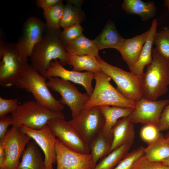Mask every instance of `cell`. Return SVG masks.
Segmentation results:
<instances>
[{
	"mask_svg": "<svg viewBox=\"0 0 169 169\" xmlns=\"http://www.w3.org/2000/svg\"><path fill=\"white\" fill-rule=\"evenodd\" d=\"M59 29L47 27L42 40L35 46L30 56L32 67L44 76L53 60H58L63 66L68 64L67 52L60 40Z\"/></svg>",
	"mask_w": 169,
	"mask_h": 169,
	"instance_id": "obj_1",
	"label": "cell"
},
{
	"mask_svg": "<svg viewBox=\"0 0 169 169\" xmlns=\"http://www.w3.org/2000/svg\"><path fill=\"white\" fill-rule=\"evenodd\" d=\"M152 60L146 66L142 76L141 89L142 97L156 101L168 90L169 59L162 56L156 48L152 49Z\"/></svg>",
	"mask_w": 169,
	"mask_h": 169,
	"instance_id": "obj_2",
	"label": "cell"
},
{
	"mask_svg": "<svg viewBox=\"0 0 169 169\" xmlns=\"http://www.w3.org/2000/svg\"><path fill=\"white\" fill-rule=\"evenodd\" d=\"M0 85H15L29 67L27 58L19 52L16 43L0 42Z\"/></svg>",
	"mask_w": 169,
	"mask_h": 169,
	"instance_id": "obj_3",
	"label": "cell"
},
{
	"mask_svg": "<svg viewBox=\"0 0 169 169\" xmlns=\"http://www.w3.org/2000/svg\"><path fill=\"white\" fill-rule=\"evenodd\" d=\"M11 116L12 126L19 128L24 126L36 130L41 129L51 120L65 119L61 112L51 110L33 100L25 101L19 105Z\"/></svg>",
	"mask_w": 169,
	"mask_h": 169,
	"instance_id": "obj_4",
	"label": "cell"
},
{
	"mask_svg": "<svg viewBox=\"0 0 169 169\" xmlns=\"http://www.w3.org/2000/svg\"><path fill=\"white\" fill-rule=\"evenodd\" d=\"M94 73L95 86L84 108L103 105L135 108L136 102L128 100L122 95L110 84V77L101 70Z\"/></svg>",
	"mask_w": 169,
	"mask_h": 169,
	"instance_id": "obj_5",
	"label": "cell"
},
{
	"mask_svg": "<svg viewBox=\"0 0 169 169\" xmlns=\"http://www.w3.org/2000/svg\"><path fill=\"white\" fill-rule=\"evenodd\" d=\"M46 79L30 65L15 86L32 93L36 101L44 107L54 112H61L64 105L52 95Z\"/></svg>",
	"mask_w": 169,
	"mask_h": 169,
	"instance_id": "obj_6",
	"label": "cell"
},
{
	"mask_svg": "<svg viewBox=\"0 0 169 169\" xmlns=\"http://www.w3.org/2000/svg\"><path fill=\"white\" fill-rule=\"evenodd\" d=\"M101 70L112 79L117 85L116 89L127 99L136 102L142 97L141 89L142 77L125 71L96 57Z\"/></svg>",
	"mask_w": 169,
	"mask_h": 169,
	"instance_id": "obj_7",
	"label": "cell"
},
{
	"mask_svg": "<svg viewBox=\"0 0 169 169\" xmlns=\"http://www.w3.org/2000/svg\"><path fill=\"white\" fill-rule=\"evenodd\" d=\"M68 122L89 146L102 131L105 119L99 106H95L83 109Z\"/></svg>",
	"mask_w": 169,
	"mask_h": 169,
	"instance_id": "obj_8",
	"label": "cell"
},
{
	"mask_svg": "<svg viewBox=\"0 0 169 169\" xmlns=\"http://www.w3.org/2000/svg\"><path fill=\"white\" fill-rule=\"evenodd\" d=\"M48 79L47 84L49 88L60 95V102L69 108L72 118L77 116L84 108L90 96L87 93L80 92L70 81L58 77H53Z\"/></svg>",
	"mask_w": 169,
	"mask_h": 169,
	"instance_id": "obj_9",
	"label": "cell"
},
{
	"mask_svg": "<svg viewBox=\"0 0 169 169\" xmlns=\"http://www.w3.org/2000/svg\"><path fill=\"white\" fill-rule=\"evenodd\" d=\"M31 139L18 128L12 126L0 140L5 155V161L0 166V169H19L20 159Z\"/></svg>",
	"mask_w": 169,
	"mask_h": 169,
	"instance_id": "obj_10",
	"label": "cell"
},
{
	"mask_svg": "<svg viewBox=\"0 0 169 169\" xmlns=\"http://www.w3.org/2000/svg\"><path fill=\"white\" fill-rule=\"evenodd\" d=\"M47 125L56 138L69 149L82 154L90 153L89 145L84 141L76 130L65 119L51 120Z\"/></svg>",
	"mask_w": 169,
	"mask_h": 169,
	"instance_id": "obj_11",
	"label": "cell"
},
{
	"mask_svg": "<svg viewBox=\"0 0 169 169\" xmlns=\"http://www.w3.org/2000/svg\"><path fill=\"white\" fill-rule=\"evenodd\" d=\"M45 23L34 17H30L24 23L21 35L16 46L20 54L30 57L35 46L42 40L47 29Z\"/></svg>",
	"mask_w": 169,
	"mask_h": 169,
	"instance_id": "obj_12",
	"label": "cell"
},
{
	"mask_svg": "<svg viewBox=\"0 0 169 169\" xmlns=\"http://www.w3.org/2000/svg\"><path fill=\"white\" fill-rule=\"evenodd\" d=\"M169 104L168 99L154 101L142 97L137 101L135 108L129 116L130 120L133 124L157 125L162 111Z\"/></svg>",
	"mask_w": 169,
	"mask_h": 169,
	"instance_id": "obj_13",
	"label": "cell"
},
{
	"mask_svg": "<svg viewBox=\"0 0 169 169\" xmlns=\"http://www.w3.org/2000/svg\"><path fill=\"white\" fill-rule=\"evenodd\" d=\"M18 129L33 139L43 151L44 155L45 169H54L53 165L56 162L57 138L48 125L39 130L30 129L24 126H21Z\"/></svg>",
	"mask_w": 169,
	"mask_h": 169,
	"instance_id": "obj_14",
	"label": "cell"
},
{
	"mask_svg": "<svg viewBox=\"0 0 169 169\" xmlns=\"http://www.w3.org/2000/svg\"><path fill=\"white\" fill-rule=\"evenodd\" d=\"M57 169H93L90 154H84L72 150L57 138L56 143Z\"/></svg>",
	"mask_w": 169,
	"mask_h": 169,
	"instance_id": "obj_15",
	"label": "cell"
},
{
	"mask_svg": "<svg viewBox=\"0 0 169 169\" xmlns=\"http://www.w3.org/2000/svg\"><path fill=\"white\" fill-rule=\"evenodd\" d=\"M44 76L48 79L53 77H58L80 84L84 88L86 93L90 96L94 90L92 85V81L95 77L94 72H81L68 70L61 64L58 60L51 62Z\"/></svg>",
	"mask_w": 169,
	"mask_h": 169,
	"instance_id": "obj_16",
	"label": "cell"
},
{
	"mask_svg": "<svg viewBox=\"0 0 169 169\" xmlns=\"http://www.w3.org/2000/svg\"><path fill=\"white\" fill-rule=\"evenodd\" d=\"M149 30L133 38L125 39L119 51L131 70L136 63L148 35Z\"/></svg>",
	"mask_w": 169,
	"mask_h": 169,
	"instance_id": "obj_17",
	"label": "cell"
},
{
	"mask_svg": "<svg viewBox=\"0 0 169 169\" xmlns=\"http://www.w3.org/2000/svg\"><path fill=\"white\" fill-rule=\"evenodd\" d=\"M125 39L118 32L114 23L109 20L101 32L93 40L99 50L112 48L119 51Z\"/></svg>",
	"mask_w": 169,
	"mask_h": 169,
	"instance_id": "obj_18",
	"label": "cell"
},
{
	"mask_svg": "<svg viewBox=\"0 0 169 169\" xmlns=\"http://www.w3.org/2000/svg\"><path fill=\"white\" fill-rule=\"evenodd\" d=\"M157 20L152 21L146 40L145 43L138 58L130 72L138 76L142 77L145 67L150 64L152 60V45L154 35L157 31Z\"/></svg>",
	"mask_w": 169,
	"mask_h": 169,
	"instance_id": "obj_19",
	"label": "cell"
},
{
	"mask_svg": "<svg viewBox=\"0 0 169 169\" xmlns=\"http://www.w3.org/2000/svg\"><path fill=\"white\" fill-rule=\"evenodd\" d=\"M133 124L129 116L118 121L112 130L113 138L110 152L124 144H133L135 137Z\"/></svg>",
	"mask_w": 169,
	"mask_h": 169,
	"instance_id": "obj_20",
	"label": "cell"
},
{
	"mask_svg": "<svg viewBox=\"0 0 169 169\" xmlns=\"http://www.w3.org/2000/svg\"><path fill=\"white\" fill-rule=\"evenodd\" d=\"M103 114L105 123L102 131L106 137L112 142L113 141L112 130L121 118L129 116L134 109L109 105L99 106Z\"/></svg>",
	"mask_w": 169,
	"mask_h": 169,
	"instance_id": "obj_21",
	"label": "cell"
},
{
	"mask_svg": "<svg viewBox=\"0 0 169 169\" xmlns=\"http://www.w3.org/2000/svg\"><path fill=\"white\" fill-rule=\"evenodd\" d=\"M121 6L126 13L137 15L144 21L153 18L157 10L153 1L145 2L141 0H124Z\"/></svg>",
	"mask_w": 169,
	"mask_h": 169,
	"instance_id": "obj_22",
	"label": "cell"
},
{
	"mask_svg": "<svg viewBox=\"0 0 169 169\" xmlns=\"http://www.w3.org/2000/svg\"><path fill=\"white\" fill-rule=\"evenodd\" d=\"M35 141H29L22 156L19 169H45L44 160Z\"/></svg>",
	"mask_w": 169,
	"mask_h": 169,
	"instance_id": "obj_23",
	"label": "cell"
},
{
	"mask_svg": "<svg viewBox=\"0 0 169 169\" xmlns=\"http://www.w3.org/2000/svg\"><path fill=\"white\" fill-rule=\"evenodd\" d=\"M66 52L83 55H89L99 56V50L93 40L90 39L83 33L69 44L64 46Z\"/></svg>",
	"mask_w": 169,
	"mask_h": 169,
	"instance_id": "obj_24",
	"label": "cell"
},
{
	"mask_svg": "<svg viewBox=\"0 0 169 169\" xmlns=\"http://www.w3.org/2000/svg\"><path fill=\"white\" fill-rule=\"evenodd\" d=\"M68 64L73 70L80 72L83 70L95 72L101 70L96 57L89 55H78L66 53Z\"/></svg>",
	"mask_w": 169,
	"mask_h": 169,
	"instance_id": "obj_25",
	"label": "cell"
},
{
	"mask_svg": "<svg viewBox=\"0 0 169 169\" xmlns=\"http://www.w3.org/2000/svg\"><path fill=\"white\" fill-rule=\"evenodd\" d=\"M144 155L150 161L160 162L169 157V145L161 134L160 138L145 148Z\"/></svg>",
	"mask_w": 169,
	"mask_h": 169,
	"instance_id": "obj_26",
	"label": "cell"
},
{
	"mask_svg": "<svg viewBox=\"0 0 169 169\" xmlns=\"http://www.w3.org/2000/svg\"><path fill=\"white\" fill-rule=\"evenodd\" d=\"M112 143L101 131L89 144L90 154L94 167L100 159L105 157L110 152Z\"/></svg>",
	"mask_w": 169,
	"mask_h": 169,
	"instance_id": "obj_27",
	"label": "cell"
},
{
	"mask_svg": "<svg viewBox=\"0 0 169 169\" xmlns=\"http://www.w3.org/2000/svg\"><path fill=\"white\" fill-rule=\"evenodd\" d=\"M66 2L60 23V27L63 28L80 24L85 18L84 12L80 7L72 4L68 0Z\"/></svg>",
	"mask_w": 169,
	"mask_h": 169,
	"instance_id": "obj_28",
	"label": "cell"
},
{
	"mask_svg": "<svg viewBox=\"0 0 169 169\" xmlns=\"http://www.w3.org/2000/svg\"><path fill=\"white\" fill-rule=\"evenodd\" d=\"M132 144L127 143L114 149L95 166L93 169H113L128 152Z\"/></svg>",
	"mask_w": 169,
	"mask_h": 169,
	"instance_id": "obj_29",
	"label": "cell"
},
{
	"mask_svg": "<svg viewBox=\"0 0 169 169\" xmlns=\"http://www.w3.org/2000/svg\"><path fill=\"white\" fill-rule=\"evenodd\" d=\"M64 5L62 0L55 5L43 9V14L47 28L51 29H58L63 14Z\"/></svg>",
	"mask_w": 169,
	"mask_h": 169,
	"instance_id": "obj_30",
	"label": "cell"
},
{
	"mask_svg": "<svg viewBox=\"0 0 169 169\" xmlns=\"http://www.w3.org/2000/svg\"><path fill=\"white\" fill-rule=\"evenodd\" d=\"M153 42L159 53L169 59V28L165 27L159 32L157 31Z\"/></svg>",
	"mask_w": 169,
	"mask_h": 169,
	"instance_id": "obj_31",
	"label": "cell"
},
{
	"mask_svg": "<svg viewBox=\"0 0 169 169\" xmlns=\"http://www.w3.org/2000/svg\"><path fill=\"white\" fill-rule=\"evenodd\" d=\"M84 30L80 24H76L63 28L60 32L59 37L64 46H66L78 37Z\"/></svg>",
	"mask_w": 169,
	"mask_h": 169,
	"instance_id": "obj_32",
	"label": "cell"
},
{
	"mask_svg": "<svg viewBox=\"0 0 169 169\" xmlns=\"http://www.w3.org/2000/svg\"><path fill=\"white\" fill-rule=\"evenodd\" d=\"M145 148L141 146L128 152L119 163L113 169H131L135 162L144 155Z\"/></svg>",
	"mask_w": 169,
	"mask_h": 169,
	"instance_id": "obj_33",
	"label": "cell"
},
{
	"mask_svg": "<svg viewBox=\"0 0 169 169\" xmlns=\"http://www.w3.org/2000/svg\"><path fill=\"white\" fill-rule=\"evenodd\" d=\"M161 134L157 125L153 124L146 125L140 131L141 138L148 145L157 140Z\"/></svg>",
	"mask_w": 169,
	"mask_h": 169,
	"instance_id": "obj_34",
	"label": "cell"
},
{
	"mask_svg": "<svg viewBox=\"0 0 169 169\" xmlns=\"http://www.w3.org/2000/svg\"><path fill=\"white\" fill-rule=\"evenodd\" d=\"M131 169H169V166L160 162L150 161L144 155L135 162Z\"/></svg>",
	"mask_w": 169,
	"mask_h": 169,
	"instance_id": "obj_35",
	"label": "cell"
},
{
	"mask_svg": "<svg viewBox=\"0 0 169 169\" xmlns=\"http://www.w3.org/2000/svg\"><path fill=\"white\" fill-rule=\"evenodd\" d=\"M17 99H6L0 97V118L15 112L19 105Z\"/></svg>",
	"mask_w": 169,
	"mask_h": 169,
	"instance_id": "obj_36",
	"label": "cell"
},
{
	"mask_svg": "<svg viewBox=\"0 0 169 169\" xmlns=\"http://www.w3.org/2000/svg\"><path fill=\"white\" fill-rule=\"evenodd\" d=\"M157 126L160 131L169 129V104L162 111Z\"/></svg>",
	"mask_w": 169,
	"mask_h": 169,
	"instance_id": "obj_37",
	"label": "cell"
},
{
	"mask_svg": "<svg viewBox=\"0 0 169 169\" xmlns=\"http://www.w3.org/2000/svg\"><path fill=\"white\" fill-rule=\"evenodd\" d=\"M12 118L11 116H6L0 118V139H3L6 136L9 126L11 125Z\"/></svg>",
	"mask_w": 169,
	"mask_h": 169,
	"instance_id": "obj_38",
	"label": "cell"
},
{
	"mask_svg": "<svg viewBox=\"0 0 169 169\" xmlns=\"http://www.w3.org/2000/svg\"><path fill=\"white\" fill-rule=\"evenodd\" d=\"M61 0H36L37 6L43 9L51 7L61 2Z\"/></svg>",
	"mask_w": 169,
	"mask_h": 169,
	"instance_id": "obj_39",
	"label": "cell"
},
{
	"mask_svg": "<svg viewBox=\"0 0 169 169\" xmlns=\"http://www.w3.org/2000/svg\"><path fill=\"white\" fill-rule=\"evenodd\" d=\"M5 160V155L3 146L0 144V166H1Z\"/></svg>",
	"mask_w": 169,
	"mask_h": 169,
	"instance_id": "obj_40",
	"label": "cell"
},
{
	"mask_svg": "<svg viewBox=\"0 0 169 169\" xmlns=\"http://www.w3.org/2000/svg\"><path fill=\"white\" fill-rule=\"evenodd\" d=\"M69 2L72 4L79 7H80L82 1L81 0H68Z\"/></svg>",
	"mask_w": 169,
	"mask_h": 169,
	"instance_id": "obj_41",
	"label": "cell"
},
{
	"mask_svg": "<svg viewBox=\"0 0 169 169\" xmlns=\"http://www.w3.org/2000/svg\"><path fill=\"white\" fill-rule=\"evenodd\" d=\"M161 162L163 165L169 166V157L165 159Z\"/></svg>",
	"mask_w": 169,
	"mask_h": 169,
	"instance_id": "obj_42",
	"label": "cell"
},
{
	"mask_svg": "<svg viewBox=\"0 0 169 169\" xmlns=\"http://www.w3.org/2000/svg\"><path fill=\"white\" fill-rule=\"evenodd\" d=\"M164 4L165 6L167 7L169 13V0H164Z\"/></svg>",
	"mask_w": 169,
	"mask_h": 169,
	"instance_id": "obj_43",
	"label": "cell"
},
{
	"mask_svg": "<svg viewBox=\"0 0 169 169\" xmlns=\"http://www.w3.org/2000/svg\"><path fill=\"white\" fill-rule=\"evenodd\" d=\"M165 138L166 142L169 145V131L166 134Z\"/></svg>",
	"mask_w": 169,
	"mask_h": 169,
	"instance_id": "obj_44",
	"label": "cell"
}]
</instances>
